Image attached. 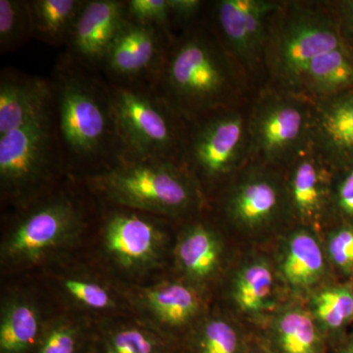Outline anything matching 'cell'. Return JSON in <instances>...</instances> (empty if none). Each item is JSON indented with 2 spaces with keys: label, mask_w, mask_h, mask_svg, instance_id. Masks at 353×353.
Returning a JSON list of instances; mask_svg holds the SVG:
<instances>
[{
  "label": "cell",
  "mask_w": 353,
  "mask_h": 353,
  "mask_svg": "<svg viewBox=\"0 0 353 353\" xmlns=\"http://www.w3.org/2000/svg\"><path fill=\"white\" fill-rule=\"evenodd\" d=\"M65 57L52 83L55 122L65 163L99 173L124 157L108 82Z\"/></svg>",
  "instance_id": "1"
},
{
  "label": "cell",
  "mask_w": 353,
  "mask_h": 353,
  "mask_svg": "<svg viewBox=\"0 0 353 353\" xmlns=\"http://www.w3.org/2000/svg\"><path fill=\"white\" fill-rule=\"evenodd\" d=\"M238 83L231 55L217 34L194 26L172 39L150 88L190 124L230 108Z\"/></svg>",
  "instance_id": "2"
},
{
  "label": "cell",
  "mask_w": 353,
  "mask_h": 353,
  "mask_svg": "<svg viewBox=\"0 0 353 353\" xmlns=\"http://www.w3.org/2000/svg\"><path fill=\"white\" fill-rule=\"evenodd\" d=\"M85 179L104 201L145 214L178 217L201 201L196 179L182 162L124 157Z\"/></svg>",
  "instance_id": "3"
},
{
  "label": "cell",
  "mask_w": 353,
  "mask_h": 353,
  "mask_svg": "<svg viewBox=\"0 0 353 353\" xmlns=\"http://www.w3.org/2000/svg\"><path fill=\"white\" fill-rule=\"evenodd\" d=\"M124 157L183 162L187 124L150 88L109 83Z\"/></svg>",
  "instance_id": "4"
},
{
  "label": "cell",
  "mask_w": 353,
  "mask_h": 353,
  "mask_svg": "<svg viewBox=\"0 0 353 353\" xmlns=\"http://www.w3.org/2000/svg\"><path fill=\"white\" fill-rule=\"evenodd\" d=\"M65 163L52 108L0 136V188L4 199L29 203Z\"/></svg>",
  "instance_id": "5"
},
{
  "label": "cell",
  "mask_w": 353,
  "mask_h": 353,
  "mask_svg": "<svg viewBox=\"0 0 353 353\" xmlns=\"http://www.w3.org/2000/svg\"><path fill=\"white\" fill-rule=\"evenodd\" d=\"M26 211L2 241L1 262L29 267L68 248L83 232V211L66 194L48 196Z\"/></svg>",
  "instance_id": "6"
},
{
  "label": "cell",
  "mask_w": 353,
  "mask_h": 353,
  "mask_svg": "<svg viewBox=\"0 0 353 353\" xmlns=\"http://www.w3.org/2000/svg\"><path fill=\"white\" fill-rule=\"evenodd\" d=\"M187 125L183 162L192 175L219 180L240 164L248 143V125L240 112L224 109Z\"/></svg>",
  "instance_id": "7"
},
{
  "label": "cell",
  "mask_w": 353,
  "mask_h": 353,
  "mask_svg": "<svg viewBox=\"0 0 353 353\" xmlns=\"http://www.w3.org/2000/svg\"><path fill=\"white\" fill-rule=\"evenodd\" d=\"M312 121L303 102L278 95L264 99L248 125L253 153L267 164L292 161L311 145Z\"/></svg>",
  "instance_id": "8"
},
{
  "label": "cell",
  "mask_w": 353,
  "mask_h": 353,
  "mask_svg": "<svg viewBox=\"0 0 353 353\" xmlns=\"http://www.w3.org/2000/svg\"><path fill=\"white\" fill-rule=\"evenodd\" d=\"M341 46L340 34L329 17L309 9H292L276 34L272 67L285 85L299 87L313 59Z\"/></svg>",
  "instance_id": "9"
},
{
  "label": "cell",
  "mask_w": 353,
  "mask_h": 353,
  "mask_svg": "<svg viewBox=\"0 0 353 353\" xmlns=\"http://www.w3.org/2000/svg\"><path fill=\"white\" fill-rule=\"evenodd\" d=\"M171 39L152 26L128 19L114 39L101 70L108 82L152 88Z\"/></svg>",
  "instance_id": "10"
},
{
  "label": "cell",
  "mask_w": 353,
  "mask_h": 353,
  "mask_svg": "<svg viewBox=\"0 0 353 353\" xmlns=\"http://www.w3.org/2000/svg\"><path fill=\"white\" fill-rule=\"evenodd\" d=\"M153 217L126 208L108 215L102 227V243L116 266L122 270L139 272L158 263L166 236Z\"/></svg>",
  "instance_id": "11"
},
{
  "label": "cell",
  "mask_w": 353,
  "mask_h": 353,
  "mask_svg": "<svg viewBox=\"0 0 353 353\" xmlns=\"http://www.w3.org/2000/svg\"><path fill=\"white\" fill-rule=\"evenodd\" d=\"M280 8L265 0H221L215 2L214 20L221 43L227 52L248 66L259 61L267 23Z\"/></svg>",
  "instance_id": "12"
},
{
  "label": "cell",
  "mask_w": 353,
  "mask_h": 353,
  "mask_svg": "<svg viewBox=\"0 0 353 353\" xmlns=\"http://www.w3.org/2000/svg\"><path fill=\"white\" fill-rule=\"evenodd\" d=\"M287 206V192L277 176L252 168L228 192L225 211L240 229L259 231L273 224Z\"/></svg>",
  "instance_id": "13"
},
{
  "label": "cell",
  "mask_w": 353,
  "mask_h": 353,
  "mask_svg": "<svg viewBox=\"0 0 353 353\" xmlns=\"http://www.w3.org/2000/svg\"><path fill=\"white\" fill-rule=\"evenodd\" d=\"M126 21V1L85 0L67 43L66 57L85 68L101 69Z\"/></svg>",
  "instance_id": "14"
},
{
  "label": "cell",
  "mask_w": 353,
  "mask_h": 353,
  "mask_svg": "<svg viewBox=\"0 0 353 353\" xmlns=\"http://www.w3.org/2000/svg\"><path fill=\"white\" fill-rule=\"evenodd\" d=\"M53 103L50 81L3 70L0 77V136L25 126Z\"/></svg>",
  "instance_id": "15"
},
{
  "label": "cell",
  "mask_w": 353,
  "mask_h": 353,
  "mask_svg": "<svg viewBox=\"0 0 353 353\" xmlns=\"http://www.w3.org/2000/svg\"><path fill=\"white\" fill-rule=\"evenodd\" d=\"M311 145L323 160L345 164L353 160V92L329 97L313 114Z\"/></svg>",
  "instance_id": "16"
},
{
  "label": "cell",
  "mask_w": 353,
  "mask_h": 353,
  "mask_svg": "<svg viewBox=\"0 0 353 353\" xmlns=\"http://www.w3.org/2000/svg\"><path fill=\"white\" fill-rule=\"evenodd\" d=\"M139 301L155 320V328L175 343L172 334L190 326L201 306L199 294L192 285L170 281L145 288Z\"/></svg>",
  "instance_id": "17"
},
{
  "label": "cell",
  "mask_w": 353,
  "mask_h": 353,
  "mask_svg": "<svg viewBox=\"0 0 353 353\" xmlns=\"http://www.w3.org/2000/svg\"><path fill=\"white\" fill-rule=\"evenodd\" d=\"M324 160L312 145L292 160L288 181V204L303 222H315L321 217L328 196V183Z\"/></svg>",
  "instance_id": "18"
},
{
  "label": "cell",
  "mask_w": 353,
  "mask_h": 353,
  "mask_svg": "<svg viewBox=\"0 0 353 353\" xmlns=\"http://www.w3.org/2000/svg\"><path fill=\"white\" fill-rule=\"evenodd\" d=\"M262 343L272 353H330L312 313L299 307L281 311Z\"/></svg>",
  "instance_id": "19"
},
{
  "label": "cell",
  "mask_w": 353,
  "mask_h": 353,
  "mask_svg": "<svg viewBox=\"0 0 353 353\" xmlns=\"http://www.w3.org/2000/svg\"><path fill=\"white\" fill-rule=\"evenodd\" d=\"M223 256L219 234L204 223L190 225L181 234L175 248L176 264L185 278L194 283L214 277Z\"/></svg>",
  "instance_id": "20"
},
{
  "label": "cell",
  "mask_w": 353,
  "mask_h": 353,
  "mask_svg": "<svg viewBox=\"0 0 353 353\" xmlns=\"http://www.w3.org/2000/svg\"><path fill=\"white\" fill-rule=\"evenodd\" d=\"M279 267L294 289H307L319 282L326 270V259L315 234L305 229L292 232L283 245Z\"/></svg>",
  "instance_id": "21"
},
{
  "label": "cell",
  "mask_w": 353,
  "mask_h": 353,
  "mask_svg": "<svg viewBox=\"0 0 353 353\" xmlns=\"http://www.w3.org/2000/svg\"><path fill=\"white\" fill-rule=\"evenodd\" d=\"M43 325L32 299L23 294L9 296L0 313V353H32Z\"/></svg>",
  "instance_id": "22"
},
{
  "label": "cell",
  "mask_w": 353,
  "mask_h": 353,
  "mask_svg": "<svg viewBox=\"0 0 353 353\" xmlns=\"http://www.w3.org/2000/svg\"><path fill=\"white\" fill-rule=\"evenodd\" d=\"M181 347L152 324L121 322L94 333L90 353H176Z\"/></svg>",
  "instance_id": "23"
},
{
  "label": "cell",
  "mask_w": 353,
  "mask_h": 353,
  "mask_svg": "<svg viewBox=\"0 0 353 353\" xmlns=\"http://www.w3.org/2000/svg\"><path fill=\"white\" fill-rule=\"evenodd\" d=\"M85 0H31L32 38L59 46L68 43Z\"/></svg>",
  "instance_id": "24"
},
{
  "label": "cell",
  "mask_w": 353,
  "mask_h": 353,
  "mask_svg": "<svg viewBox=\"0 0 353 353\" xmlns=\"http://www.w3.org/2000/svg\"><path fill=\"white\" fill-rule=\"evenodd\" d=\"M353 83V60L345 46L316 57L304 72L301 85L318 97L340 94Z\"/></svg>",
  "instance_id": "25"
},
{
  "label": "cell",
  "mask_w": 353,
  "mask_h": 353,
  "mask_svg": "<svg viewBox=\"0 0 353 353\" xmlns=\"http://www.w3.org/2000/svg\"><path fill=\"white\" fill-rule=\"evenodd\" d=\"M275 278L264 259L246 262L236 272L232 285L236 305L248 314H257L273 305Z\"/></svg>",
  "instance_id": "26"
},
{
  "label": "cell",
  "mask_w": 353,
  "mask_h": 353,
  "mask_svg": "<svg viewBox=\"0 0 353 353\" xmlns=\"http://www.w3.org/2000/svg\"><path fill=\"white\" fill-rule=\"evenodd\" d=\"M252 343L233 322L214 317L192 330L183 347L187 353H248Z\"/></svg>",
  "instance_id": "27"
},
{
  "label": "cell",
  "mask_w": 353,
  "mask_h": 353,
  "mask_svg": "<svg viewBox=\"0 0 353 353\" xmlns=\"http://www.w3.org/2000/svg\"><path fill=\"white\" fill-rule=\"evenodd\" d=\"M312 315L332 350L345 338L343 331L353 320L352 288L336 285L318 292L312 301Z\"/></svg>",
  "instance_id": "28"
},
{
  "label": "cell",
  "mask_w": 353,
  "mask_h": 353,
  "mask_svg": "<svg viewBox=\"0 0 353 353\" xmlns=\"http://www.w3.org/2000/svg\"><path fill=\"white\" fill-rule=\"evenodd\" d=\"M94 333L81 322L60 318L44 323L32 353H90Z\"/></svg>",
  "instance_id": "29"
},
{
  "label": "cell",
  "mask_w": 353,
  "mask_h": 353,
  "mask_svg": "<svg viewBox=\"0 0 353 353\" xmlns=\"http://www.w3.org/2000/svg\"><path fill=\"white\" fill-rule=\"evenodd\" d=\"M32 38L29 1L0 0V51L18 50Z\"/></svg>",
  "instance_id": "30"
},
{
  "label": "cell",
  "mask_w": 353,
  "mask_h": 353,
  "mask_svg": "<svg viewBox=\"0 0 353 353\" xmlns=\"http://www.w3.org/2000/svg\"><path fill=\"white\" fill-rule=\"evenodd\" d=\"M62 290L80 307L92 311L114 310L118 307L117 297L108 285L83 276H68L61 282Z\"/></svg>",
  "instance_id": "31"
},
{
  "label": "cell",
  "mask_w": 353,
  "mask_h": 353,
  "mask_svg": "<svg viewBox=\"0 0 353 353\" xmlns=\"http://www.w3.org/2000/svg\"><path fill=\"white\" fill-rule=\"evenodd\" d=\"M127 18L139 24L152 26L173 39L169 0H127Z\"/></svg>",
  "instance_id": "32"
},
{
  "label": "cell",
  "mask_w": 353,
  "mask_h": 353,
  "mask_svg": "<svg viewBox=\"0 0 353 353\" xmlns=\"http://www.w3.org/2000/svg\"><path fill=\"white\" fill-rule=\"evenodd\" d=\"M327 254L341 273L353 275V225H343L328 234Z\"/></svg>",
  "instance_id": "33"
},
{
  "label": "cell",
  "mask_w": 353,
  "mask_h": 353,
  "mask_svg": "<svg viewBox=\"0 0 353 353\" xmlns=\"http://www.w3.org/2000/svg\"><path fill=\"white\" fill-rule=\"evenodd\" d=\"M334 203L343 217L353 221V166L341 176L336 183Z\"/></svg>",
  "instance_id": "34"
},
{
  "label": "cell",
  "mask_w": 353,
  "mask_h": 353,
  "mask_svg": "<svg viewBox=\"0 0 353 353\" xmlns=\"http://www.w3.org/2000/svg\"><path fill=\"white\" fill-rule=\"evenodd\" d=\"M169 3L172 25H182L185 27L192 24L204 6V2L199 0H169Z\"/></svg>",
  "instance_id": "35"
},
{
  "label": "cell",
  "mask_w": 353,
  "mask_h": 353,
  "mask_svg": "<svg viewBox=\"0 0 353 353\" xmlns=\"http://www.w3.org/2000/svg\"><path fill=\"white\" fill-rule=\"evenodd\" d=\"M330 353H353V333L345 336L338 345L330 350Z\"/></svg>",
  "instance_id": "36"
},
{
  "label": "cell",
  "mask_w": 353,
  "mask_h": 353,
  "mask_svg": "<svg viewBox=\"0 0 353 353\" xmlns=\"http://www.w3.org/2000/svg\"><path fill=\"white\" fill-rule=\"evenodd\" d=\"M248 353H272L262 341H252Z\"/></svg>",
  "instance_id": "37"
},
{
  "label": "cell",
  "mask_w": 353,
  "mask_h": 353,
  "mask_svg": "<svg viewBox=\"0 0 353 353\" xmlns=\"http://www.w3.org/2000/svg\"><path fill=\"white\" fill-rule=\"evenodd\" d=\"M347 16L348 23L353 29V1L348 2L347 4Z\"/></svg>",
  "instance_id": "38"
},
{
  "label": "cell",
  "mask_w": 353,
  "mask_h": 353,
  "mask_svg": "<svg viewBox=\"0 0 353 353\" xmlns=\"http://www.w3.org/2000/svg\"><path fill=\"white\" fill-rule=\"evenodd\" d=\"M176 353H187V352H185V348L181 347Z\"/></svg>",
  "instance_id": "39"
},
{
  "label": "cell",
  "mask_w": 353,
  "mask_h": 353,
  "mask_svg": "<svg viewBox=\"0 0 353 353\" xmlns=\"http://www.w3.org/2000/svg\"><path fill=\"white\" fill-rule=\"evenodd\" d=\"M352 294H353V287L352 288Z\"/></svg>",
  "instance_id": "40"
}]
</instances>
